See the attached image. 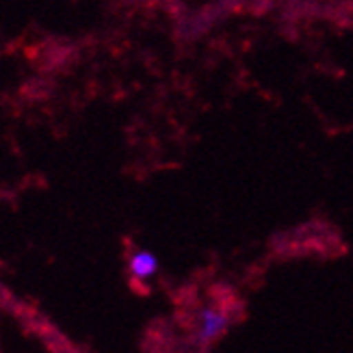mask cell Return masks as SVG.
Here are the masks:
<instances>
[{
	"mask_svg": "<svg viewBox=\"0 0 353 353\" xmlns=\"http://www.w3.org/2000/svg\"><path fill=\"white\" fill-rule=\"evenodd\" d=\"M130 3H132V0H130Z\"/></svg>",
	"mask_w": 353,
	"mask_h": 353,
	"instance_id": "cell-3",
	"label": "cell"
},
{
	"mask_svg": "<svg viewBox=\"0 0 353 353\" xmlns=\"http://www.w3.org/2000/svg\"><path fill=\"white\" fill-rule=\"evenodd\" d=\"M230 327V314L221 305H202L193 314V341L199 347L217 343Z\"/></svg>",
	"mask_w": 353,
	"mask_h": 353,
	"instance_id": "cell-1",
	"label": "cell"
},
{
	"mask_svg": "<svg viewBox=\"0 0 353 353\" xmlns=\"http://www.w3.org/2000/svg\"><path fill=\"white\" fill-rule=\"evenodd\" d=\"M128 269L134 280L150 282L152 278L159 275V258L150 250H137L128 258Z\"/></svg>",
	"mask_w": 353,
	"mask_h": 353,
	"instance_id": "cell-2",
	"label": "cell"
}]
</instances>
